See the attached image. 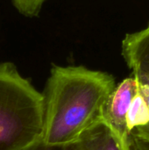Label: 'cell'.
Listing matches in <instances>:
<instances>
[{"label":"cell","mask_w":149,"mask_h":150,"mask_svg":"<svg viewBox=\"0 0 149 150\" xmlns=\"http://www.w3.org/2000/svg\"><path fill=\"white\" fill-rule=\"evenodd\" d=\"M116 86L114 77L83 66H54L43 95L41 141L61 146L77 142L103 120L106 102Z\"/></svg>","instance_id":"1"},{"label":"cell","mask_w":149,"mask_h":150,"mask_svg":"<svg viewBox=\"0 0 149 150\" xmlns=\"http://www.w3.org/2000/svg\"><path fill=\"white\" fill-rule=\"evenodd\" d=\"M44 98L11 62L0 63V150H24L41 140Z\"/></svg>","instance_id":"2"},{"label":"cell","mask_w":149,"mask_h":150,"mask_svg":"<svg viewBox=\"0 0 149 150\" xmlns=\"http://www.w3.org/2000/svg\"><path fill=\"white\" fill-rule=\"evenodd\" d=\"M139 91L138 81L135 76L125 78L111 93L105 110L104 120L123 140L128 136L126 115L133 97Z\"/></svg>","instance_id":"3"},{"label":"cell","mask_w":149,"mask_h":150,"mask_svg":"<svg viewBox=\"0 0 149 150\" xmlns=\"http://www.w3.org/2000/svg\"><path fill=\"white\" fill-rule=\"evenodd\" d=\"M122 54L133 70V76L149 81V25L126 36L122 42Z\"/></svg>","instance_id":"4"},{"label":"cell","mask_w":149,"mask_h":150,"mask_svg":"<svg viewBox=\"0 0 149 150\" xmlns=\"http://www.w3.org/2000/svg\"><path fill=\"white\" fill-rule=\"evenodd\" d=\"M77 142L80 150H127L126 140L121 139L104 119L88 129Z\"/></svg>","instance_id":"5"},{"label":"cell","mask_w":149,"mask_h":150,"mask_svg":"<svg viewBox=\"0 0 149 150\" xmlns=\"http://www.w3.org/2000/svg\"><path fill=\"white\" fill-rule=\"evenodd\" d=\"M149 123V105L140 92L133 97L126 115V128L128 134L133 129L144 127Z\"/></svg>","instance_id":"6"},{"label":"cell","mask_w":149,"mask_h":150,"mask_svg":"<svg viewBox=\"0 0 149 150\" xmlns=\"http://www.w3.org/2000/svg\"><path fill=\"white\" fill-rule=\"evenodd\" d=\"M136 79L138 81V87L140 92L144 96V98H146L147 102L149 105V81L138 77H136ZM129 134L133 135L136 138L149 143V123L144 127L133 129L132 132H130Z\"/></svg>","instance_id":"7"},{"label":"cell","mask_w":149,"mask_h":150,"mask_svg":"<svg viewBox=\"0 0 149 150\" xmlns=\"http://www.w3.org/2000/svg\"><path fill=\"white\" fill-rule=\"evenodd\" d=\"M47 0H12L17 10L26 17H34L39 14Z\"/></svg>","instance_id":"8"},{"label":"cell","mask_w":149,"mask_h":150,"mask_svg":"<svg viewBox=\"0 0 149 150\" xmlns=\"http://www.w3.org/2000/svg\"><path fill=\"white\" fill-rule=\"evenodd\" d=\"M24 150H80V149L77 142L68 145L53 146V145L46 144L41 140H40L39 142H35L34 144L31 145L30 147L26 148Z\"/></svg>","instance_id":"9"},{"label":"cell","mask_w":149,"mask_h":150,"mask_svg":"<svg viewBox=\"0 0 149 150\" xmlns=\"http://www.w3.org/2000/svg\"><path fill=\"white\" fill-rule=\"evenodd\" d=\"M126 143L127 150H149V143L131 134H128L126 138Z\"/></svg>","instance_id":"10"}]
</instances>
